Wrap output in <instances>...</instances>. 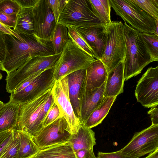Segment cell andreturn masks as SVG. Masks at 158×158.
<instances>
[{
    "mask_svg": "<svg viewBox=\"0 0 158 158\" xmlns=\"http://www.w3.org/2000/svg\"><path fill=\"white\" fill-rule=\"evenodd\" d=\"M21 42L11 35H5L8 54L2 63V71L7 75L19 69L30 58L54 54L51 42L43 44L34 37L22 35Z\"/></svg>",
    "mask_w": 158,
    "mask_h": 158,
    "instance_id": "1",
    "label": "cell"
},
{
    "mask_svg": "<svg viewBox=\"0 0 158 158\" xmlns=\"http://www.w3.org/2000/svg\"><path fill=\"white\" fill-rule=\"evenodd\" d=\"M126 23L112 21L105 25L106 41L103 52L99 59L108 73L124 62L127 37Z\"/></svg>",
    "mask_w": 158,
    "mask_h": 158,
    "instance_id": "2",
    "label": "cell"
},
{
    "mask_svg": "<svg viewBox=\"0 0 158 158\" xmlns=\"http://www.w3.org/2000/svg\"><path fill=\"white\" fill-rule=\"evenodd\" d=\"M127 37L124 61V81L139 74L143 68L152 62L144 46L139 32L126 23Z\"/></svg>",
    "mask_w": 158,
    "mask_h": 158,
    "instance_id": "3",
    "label": "cell"
},
{
    "mask_svg": "<svg viewBox=\"0 0 158 158\" xmlns=\"http://www.w3.org/2000/svg\"><path fill=\"white\" fill-rule=\"evenodd\" d=\"M95 60L69 39L54 68L55 79L58 80L74 72L86 69Z\"/></svg>",
    "mask_w": 158,
    "mask_h": 158,
    "instance_id": "4",
    "label": "cell"
},
{
    "mask_svg": "<svg viewBox=\"0 0 158 158\" xmlns=\"http://www.w3.org/2000/svg\"><path fill=\"white\" fill-rule=\"evenodd\" d=\"M111 7L124 23L140 32L154 34L156 20L131 0H110Z\"/></svg>",
    "mask_w": 158,
    "mask_h": 158,
    "instance_id": "5",
    "label": "cell"
},
{
    "mask_svg": "<svg viewBox=\"0 0 158 158\" xmlns=\"http://www.w3.org/2000/svg\"><path fill=\"white\" fill-rule=\"evenodd\" d=\"M61 53L29 58L17 69L7 75L5 79L6 91L10 93L31 76L54 68Z\"/></svg>",
    "mask_w": 158,
    "mask_h": 158,
    "instance_id": "6",
    "label": "cell"
},
{
    "mask_svg": "<svg viewBox=\"0 0 158 158\" xmlns=\"http://www.w3.org/2000/svg\"><path fill=\"white\" fill-rule=\"evenodd\" d=\"M49 89L31 100L20 106L16 129L24 131L32 138L38 134V118L41 110L52 93Z\"/></svg>",
    "mask_w": 158,
    "mask_h": 158,
    "instance_id": "7",
    "label": "cell"
},
{
    "mask_svg": "<svg viewBox=\"0 0 158 158\" xmlns=\"http://www.w3.org/2000/svg\"><path fill=\"white\" fill-rule=\"evenodd\" d=\"M158 148V125H151L135 133L128 143L119 151L125 156L139 158Z\"/></svg>",
    "mask_w": 158,
    "mask_h": 158,
    "instance_id": "8",
    "label": "cell"
},
{
    "mask_svg": "<svg viewBox=\"0 0 158 158\" xmlns=\"http://www.w3.org/2000/svg\"><path fill=\"white\" fill-rule=\"evenodd\" d=\"M32 11L34 37L43 44L51 42L56 23L47 0H38Z\"/></svg>",
    "mask_w": 158,
    "mask_h": 158,
    "instance_id": "9",
    "label": "cell"
},
{
    "mask_svg": "<svg viewBox=\"0 0 158 158\" xmlns=\"http://www.w3.org/2000/svg\"><path fill=\"white\" fill-rule=\"evenodd\" d=\"M52 93L54 102L67 122L70 133L72 135L76 134L81 124L74 113L70 101L67 76L55 81Z\"/></svg>",
    "mask_w": 158,
    "mask_h": 158,
    "instance_id": "10",
    "label": "cell"
},
{
    "mask_svg": "<svg viewBox=\"0 0 158 158\" xmlns=\"http://www.w3.org/2000/svg\"><path fill=\"white\" fill-rule=\"evenodd\" d=\"M100 23L88 0H69L56 24L65 26L78 24Z\"/></svg>",
    "mask_w": 158,
    "mask_h": 158,
    "instance_id": "11",
    "label": "cell"
},
{
    "mask_svg": "<svg viewBox=\"0 0 158 158\" xmlns=\"http://www.w3.org/2000/svg\"><path fill=\"white\" fill-rule=\"evenodd\" d=\"M135 94L137 101L144 107L158 105V66L148 68L138 81Z\"/></svg>",
    "mask_w": 158,
    "mask_h": 158,
    "instance_id": "12",
    "label": "cell"
},
{
    "mask_svg": "<svg viewBox=\"0 0 158 158\" xmlns=\"http://www.w3.org/2000/svg\"><path fill=\"white\" fill-rule=\"evenodd\" d=\"M66 121L63 117L44 127L32 139L40 150L69 141L71 136Z\"/></svg>",
    "mask_w": 158,
    "mask_h": 158,
    "instance_id": "13",
    "label": "cell"
},
{
    "mask_svg": "<svg viewBox=\"0 0 158 158\" xmlns=\"http://www.w3.org/2000/svg\"><path fill=\"white\" fill-rule=\"evenodd\" d=\"M55 81L54 68L46 70L22 90L11 93L9 101L20 105L27 102L52 89Z\"/></svg>",
    "mask_w": 158,
    "mask_h": 158,
    "instance_id": "14",
    "label": "cell"
},
{
    "mask_svg": "<svg viewBox=\"0 0 158 158\" xmlns=\"http://www.w3.org/2000/svg\"><path fill=\"white\" fill-rule=\"evenodd\" d=\"M70 26L83 37L98 59H99L103 52L106 41L105 25L96 23L78 24Z\"/></svg>",
    "mask_w": 158,
    "mask_h": 158,
    "instance_id": "15",
    "label": "cell"
},
{
    "mask_svg": "<svg viewBox=\"0 0 158 158\" xmlns=\"http://www.w3.org/2000/svg\"><path fill=\"white\" fill-rule=\"evenodd\" d=\"M105 83L92 90L81 89L80 98L81 124H83L93 111L99 106L104 97Z\"/></svg>",
    "mask_w": 158,
    "mask_h": 158,
    "instance_id": "16",
    "label": "cell"
},
{
    "mask_svg": "<svg viewBox=\"0 0 158 158\" xmlns=\"http://www.w3.org/2000/svg\"><path fill=\"white\" fill-rule=\"evenodd\" d=\"M85 70L82 89L94 90L105 83L107 73L104 64L100 59H96Z\"/></svg>",
    "mask_w": 158,
    "mask_h": 158,
    "instance_id": "17",
    "label": "cell"
},
{
    "mask_svg": "<svg viewBox=\"0 0 158 158\" xmlns=\"http://www.w3.org/2000/svg\"><path fill=\"white\" fill-rule=\"evenodd\" d=\"M85 73V69H82L74 72L67 76L70 101L74 113L79 120L81 114V94Z\"/></svg>",
    "mask_w": 158,
    "mask_h": 158,
    "instance_id": "18",
    "label": "cell"
},
{
    "mask_svg": "<svg viewBox=\"0 0 158 158\" xmlns=\"http://www.w3.org/2000/svg\"><path fill=\"white\" fill-rule=\"evenodd\" d=\"M124 62L107 73L104 92L105 97H117L123 92Z\"/></svg>",
    "mask_w": 158,
    "mask_h": 158,
    "instance_id": "19",
    "label": "cell"
},
{
    "mask_svg": "<svg viewBox=\"0 0 158 158\" xmlns=\"http://www.w3.org/2000/svg\"><path fill=\"white\" fill-rule=\"evenodd\" d=\"M95 136L91 128L81 124L77 133L72 135L69 141L74 152L81 149H90L96 144Z\"/></svg>",
    "mask_w": 158,
    "mask_h": 158,
    "instance_id": "20",
    "label": "cell"
},
{
    "mask_svg": "<svg viewBox=\"0 0 158 158\" xmlns=\"http://www.w3.org/2000/svg\"><path fill=\"white\" fill-rule=\"evenodd\" d=\"M20 106L9 101L0 110V132L16 129Z\"/></svg>",
    "mask_w": 158,
    "mask_h": 158,
    "instance_id": "21",
    "label": "cell"
},
{
    "mask_svg": "<svg viewBox=\"0 0 158 158\" xmlns=\"http://www.w3.org/2000/svg\"><path fill=\"white\" fill-rule=\"evenodd\" d=\"M31 158H77L71 143H60L40 150Z\"/></svg>",
    "mask_w": 158,
    "mask_h": 158,
    "instance_id": "22",
    "label": "cell"
},
{
    "mask_svg": "<svg viewBox=\"0 0 158 158\" xmlns=\"http://www.w3.org/2000/svg\"><path fill=\"white\" fill-rule=\"evenodd\" d=\"M33 8H21L17 15L16 20L13 30L21 35L34 37Z\"/></svg>",
    "mask_w": 158,
    "mask_h": 158,
    "instance_id": "23",
    "label": "cell"
},
{
    "mask_svg": "<svg viewBox=\"0 0 158 158\" xmlns=\"http://www.w3.org/2000/svg\"><path fill=\"white\" fill-rule=\"evenodd\" d=\"M116 97H104L100 104L83 124L88 128H91L101 123L108 113Z\"/></svg>",
    "mask_w": 158,
    "mask_h": 158,
    "instance_id": "24",
    "label": "cell"
},
{
    "mask_svg": "<svg viewBox=\"0 0 158 158\" xmlns=\"http://www.w3.org/2000/svg\"><path fill=\"white\" fill-rule=\"evenodd\" d=\"M18 131L19 139L16 158H31L40 150L30 135L24 131Z\"/></svg>",
    "mask_w": 158,
    "mask_h": 158,
    "instance_id": "25",
    "label": "cell"
},
{
    "mask_svg": "<svg viewBox=\"0 0 158 158\" xmlns=\"http://www.w3.org/2000/svg\"><path fill=\"white\" fill-rule=\"evenodd\" d=\"M94 14L101 24L105 25L111 22L110 0H88Z\"/></svg>",
    "mask_w": 158,
    "mask_h": 158,
    "instance_id": "26",
    "label": "cell"
},
{
    "mask_svg": "<svg viewBox=\"0 0 158 158\" xmlns=\"http://www.w3.org/2000/svg\"><path fill=\"white\" fill-rule=\"evenodd\" d=\"M69 39L67 27L60 24H56L51 40L55 54L62 52Z\"/></svg>",
    "mask_w": 158,
    "mask_h": 158,
    "instance_id": "27",
    "label": "cell"
},
{
    "mask_svg": "<svg viewBox=\"0 0 158 158\" xmlns=\"http://www.w3.org/2000/svg\"><path fill=\"white\" fill-rule=\"evenodd\" d=\"M144 46L147 50L152 62L158 61V36L139 32Z\"/></svg>",
    "mask_w": 158,
    "mask_h": 158,
    "instance_id": "28",
    "label": "cell"
},
{
    "mask_svg": "<svg viewBox=\"0 0 158 158\" xmlns=\"http://www.w3.org/2000/svg\"><path fill=\"white\" fill-rule=\"evenodd\" d=\"M66 27L69 39L89 55L95 59H98L94 52L80 34L70 26Z\"/></svg>",
    "mask_w": 158,
    "mask_h": 158,
    "instance_id": "29",
    "label": "cell"
},
{
    "mask_svg": "<svg viewBox=\"0 0 158 158\" xmlns=\"http://www.w3.org/2000/svg\"><path fill=\"white\" fill-rule=\"evenodd\" d=\"M156 20H158V0H131Z\"/></svg>",
    "mask_w": 158,
    "mask_h": 158,
    "instance_id": "30",
    "label": "cell"
},
{
    "mask_svg": "<svg viewBox=\"0 0 158 158\" xmlns=\"http://www.w3.org/2000/svg\"><path fill=\"white\" fill-rule=\"evenodd\" d=\"M19 139L18 130L14 129L13 139L0 155V158H16L17 153Z\"/></svg>",
    "mask_w": 158,
    "mask_h": 158,
    "instance_id": "31",
    "label": "cell"
},
{
    "mask_svg": "<svg viewBox=\"0 0 158 158\" xmlns=\"http://www.w3.org/2000/svg\"><path fill=\"white\" fill-rule=\"evenodd\" d=\"M21 8L16 0H0V12L7 15H17Z\"/></svg>",
    "mask_w": 158,
    "mask_h": 158,
    "instance_id": "32",
    "label": "cell"
},
{
    "mask_svg": "<svg viewBox=\"0 0 158 158\" xmlns=\"http://www.w3.org/2000/svg\"><path fill=\"white\" fill-rule=\"evenodd\" d=\"M63 116L56 104L54 102L49 109L43 122L44 127L52 123Z\"/></svg>",
    "mask_w": 158,
    "mask_h": 158,
    "instance_id": "33",
    "label": "cell"
},
{
    "mask_svg": "<svg viewBox=\"0 0 158 158\" xmlns=\"http://www.w3.org/2000/svg\"><path fill=\"white\" fill-rule=\"evenodd\" d=\"M54 102V100L51 93L47 101L44 105L38 118L36 128L38 134L44 127L43 125V121Z\"/></svg>",
    "mask_w": 158,
    "mask_h": 158,
    "instance_id": "34",
    "label": "cell"
},
{
    "mask_svg": "<svg viewBox=\"0 0 158 158\" xmlns=\"http://www.w3.org/2000/svg\"><path fill=\"white\" fill-rule=\"evenodd\" d=\"M69 0H47L57 23L59 16Z\"/></svg>",
    "mask_w": 158,
    "mask_h": 158,
    "instance_id": "35",
    "label": "cell"
},
{
    "mask_svg": "<svg viewBox=\"0 0 158 158\" xmlns=\"http://www.w3.org/2000/svg\"><path fill=\"white\" fill-rule=\"evenodd\" d=\"M14 133V129L0 132V155L12 140Z\"/></svg>",
    "mask_w": 158,
    "mask_h": 158,
    "instance_id": "36",
    "label": "cell"
},
{
    "mask_svg": "<svg viewBox=\"0 0 158 158\" xmlns=\"http://www.w3.org/2000/svg\"><path fill=\"white\" fill-rule=\"evenodd\" d=\"M16 18V15H7L0 12V22L10 28L15 27Z\"/></svg>",
    "mask_w": 158,
    "mask_h": 158,
    "instance_id": "37",
    "label": "cell"
},
{
    "mask_svg": "<svg viewBox=\"0 0 158 158\" xmlns=\"http://www.w3.org/2000/svg\"><path fill=\"white\" fill-rule=\"evenodd\" d=\"M5 35L0 31V63L2 64L8 54L5 42Z\"/></svg>",
    "mask_w": 158,
    "mask_h": 158,
    "instance_id": "38",
    "label": "cell"
},
{
    "mask_svg": "<svg viewBox=\"0 0 158 158\" xmlns=\"http://www.w3.org/2000/svg\"><path fill=\"white\" fill-rule=\"evenodd\" d=\"M97 158H133L122 154L119 151L110 152H99Z\"/></svg>",
    "mask_w": 158,
    "mask_h": 158,
    "instance_id": "39",
    "label": "cell"
},
{
    "mask_svg": "<svg viewBox=\"0 0 158 158\" xmlns=\"http://www.w3.org/2000/svg\"><path fill=\"white\" fill-rule=\"evenodd\" d=\"M0 31L5 34L11 35L21 42H25V40L18 34L10 28L0 22Z\"/></svg>",
    "mask_w": 158,
    "mask_h": 158,
    "instance_id": "40",
    "label": "cell"
},
{
    "mask_svg": "<svg viewBox=\"0 0 158 158\" xmlns=\"http://www.w3.org/2000/svg\"><path fill=\"white\" fill-rule=\"evenodd\" d=\"M75 153L77 158H97L94 154L93 149H81Z\"/></svg>",
    "mask_w": 158,
    "mask_h": 158,
    "instance_id": "41",
    "label": "cell"
},
{
    "mask_svg": "<svg viewBox=\"0 0 158 158\" xmlns=\"http://www.w3.org/2000/svg\"><path fill=\"white\" fill-rule=\"evenodd\" d=\"M43 72L38 73L31 76L12 92L17 93L22 90L31 83Z\"/></svg>",
    "mask_w": 158,
    "mask_h": 158,
    "instance_id": "42",
    "label": "cell"
},
{
    "mask_svg": "<svg viewBox=\"0 0 158 158\" xmlns=\"http://www.w3.org/2000/svg\"><path fill=\"white\" fill-rule=\"evenodd\" d=\"M152 121V125H158V108L156 107H152L148 111Z\"/></svg>",
    "mask_w": 158,
    "mask_h": 158,
    "instance_id": "43",
    "label": "cell"
},
{
    "mask_svg": "<svg viewBox=\"0 0 158 158\" xmlns=\"http://www.w3.org/2000/svg\"><path fill=\"white\" fill-rule=\"evenodd\" d=\"M21 8H33L38 0H16Z\"/></svg>",
    "mask_w": 158,
    "mask_h": 158,
    "instance_id": "44",
    "label": "cell"
},
{
    "mask_svg": "<svg viewBox=\"0 0 158 158\" xmlns=\"http://www.w3.org/2000/svg\"><path fill=\"white\" fill-rule=\"evenodd\" d=\"M144 158H158V148Z\"/></svg>",
    "mask_w": 158,
    "mask_h": 158,
    "instance_id": "45",
    "label": "cell"
},
{
    "mask_svg": "<svg viewBox=\"0 0 158 158\" xmlns=\"http://www.w3.org/2000/svg\"><path fill=\"white\" fill-rule=\"evenodd\" d=\"M5 103L0 100V110H1L4 106Z\"/></svg>",
    "mask_w": 158,
    "mask_h": 158,
    "instance_id": "46",
    "label": "cell"
},
{
    "mask_svg": "<svg viewBox=\"0 0 158 158\" xmlns=\"http://www.w3.org/2000/svg\"><path fill=\"white\" fill-rule=\"evenodd\" d=\"M0 70L2 71V64L0 63Z\"/></svg>",
    "mask_w": 158,
    "mask_h": 158,
    "instance_id": "47",
    "label": "cell"
},
{
    "mask_svg": "<svg viewBox=\"0 0 158 158\" xmlns=\"http://www.w3.org/2000/svg\"><path fill=\"white\" fill-rule=\"evenodd\" d=\"M2 74L0 72V80L2 79Z\"/></svg>",
    "mask_w": 158,
    "mask_h": 158,
    "instance_id": "48",
    "label": "cell"
}]
</instances>
